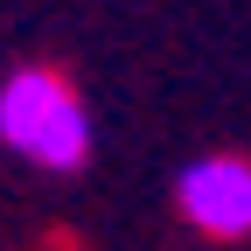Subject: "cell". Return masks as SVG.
Here are the masks:
<instances>
[{
	"mask_svg": "<svg viewBox=\"0 0 251 251\" xmlns=\"http://www.w3.org/2000/svg\"><path fill=\"white\" fill-rule=\"evenodd\" d=\"M0 147L42 175H77L91 161V112L77 98V84L42 70V63L7 70L0 77Z\"/></svg>",
	"mask_w": 251,
	"mask_h": 251,
	"instance_id": "obj_1",
	"label": "cell"
},
{
	"mask_svg": "<svg viewBox=\"0 0 251 251\" xmlns=\"http://www.w3.org/2000/svg\"><path fill=\"white\" fill-rule=\"evenodd\" d=\"M175 216L196 237L237 244L251 237V161L244 153H202L175 175Z\"/></svg>",
	"mask_w": 251,
	"mask_h": 251,
	"instance_id": "obj_2",
	"label": "cell"
}]
</instances>
